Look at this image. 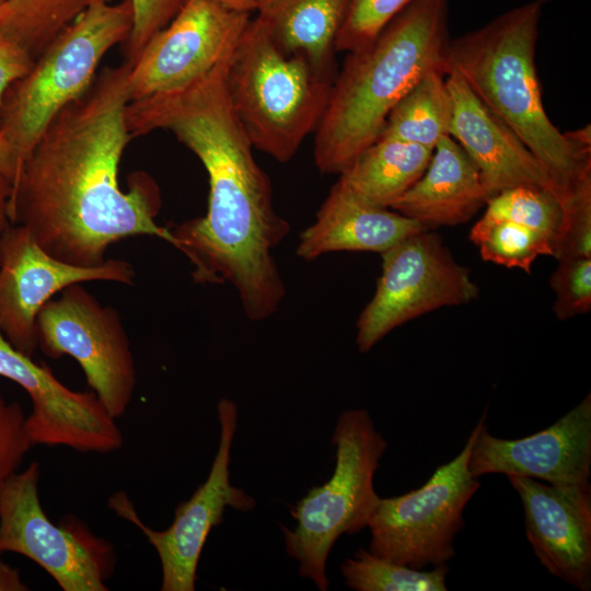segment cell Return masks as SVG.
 <instances>
[{"label":"cell","mask_w":591,"mask_h":591,"mask_svg":"<svg viewBox=\"0 0 591 591\" xmlns=\"http://www.w3.org/2000/svg\"><path fill=\"white\" fill-rule=\"evenodd\" d=\"M231 54L183 89L129 102L126 123L132 139L170 130L200 160L209 179L207 213L169 229L194 266L193 279L232 285L245 315L259 322L286 296L273 252L290 224L277 213L270 179L231 106Z\"/></svg>","instance_id":"6da1fadb"},{"label":"cell","mask_w":591,"mask_h":591,"mask_svg":"<svg viewBox=\"0 0 591 591\" xmlns=\"http://www.w3.org/2000/svg\"><path fill=\"white\" fill-rule=\"evenodd\" d=\"M130 65L105 67L86 92L62 107L25 158L13 185L11 224L25 227L55 258L103 264L112 244L149 235L177 248L157 223V182L144 172L119 186V164L131 140L126 124Z\"/></svg>","instance_id":"7a4b0ae2"},{"label":"cell","mask_w":591,"mask_h":591,"mask_svg":"<svg viewBox=\"0 0 591 591\" xmlns=\"http://www.w3.org/2000/svg\"><path fill=\"white\" fill-rule=\"evenodd\" d=\"M450 0H409L367 45L349 51L315 130L314 162L340 174L375 142L391 109L426 73H447Z\"/></svg>","instance_id":"3957f363"},{"label":"cell","mask_w":591,"mask_h":591,"mask_svg":"<svg viewBox=\"0 0 591 591\" xmlns=\"http://www.w3.org/2000/svg\"><path fill=\"white\" fill-rule=\"evenodd\" d=\"M547 0L514 7L484 26L451 38L447 73L457 72L476 96L520 138L564 202L591 175L590 128L560 132L545 112L535 66Z\"/></svg>","instance_id":"277c9868"},{"label":"cell","mask_w":591,"mask_h":591,"mask_svg":"<svg viewBox=\"0 0 591 591\" xmlns=\"http://www.w3.org/2000/svg\"><path fill=\"white\" fill-rule=\"evenodd\" d=\"M336 77L283 50L255 16L230 56L225 84L234 114L253 148L281 163L315 132Z\"/></svg>","instance_id":"5b68a950"},{"label":"cell","mask_w":591,"mask_h":591,"mask_svg":"<svg viewBox=\"0 0 591 591\" xmlns=\"http://www.w3.org/2000/svg\"><path fill=\"white\" fill-rule=\"evenodd\" d=\"M132 19L131 0H91L8 88L0 105V131L13 152L16 178L53 117L86 92L106 53L127 40Z\"/></svg>","instance_id":"8992f818"},{"label":"cell","mask_w":591,"mask_h":591,"mask_svg":"<svg viewBox=\"0 0 591 591\" xmlns=\"http://www.w3.org/2000/svg\"><path fill=\"white\" fill-rule=\"evenodd\" d=\"M335 470L322 486L311 488L291 509L294 529L281 525L287 554L299 561V573L321 591L328 581V554L343 534L354 535L368 526L379 502L374 474L387 449L364 409L340 414L332 437Z\"/></svg>","instance_id":"52a82bcc"},{"label":"cell","mask_w":591,"mask_h":591,"mask_svg":"<svg viewBox=\"0 0 591 591\" xmlns=\"http://www.w3.org/2000/svg\"><path fill=\"white\" fill-rule=\"evenodd\" d=\"M485 419L486 412L461 452L439 466L420 488L379 499L368 524L369 552L416 569L447 564L455 555L453 543L465 525V506L480 487L468 470V457Z\"/></svg>","instance_id":"ba28073f"},{"label":"cell","mask_w":591,"mask_h":591,"mask_svg":"<svg viewBox=\"0 0 591 591\" xmlns=\"http://www.w3.org/2000/svg\"><path fill=\"white\" fill-rule=\"evenodd\" d=\"M381 256L375 292L356 323V344L361 352L408 321L478 298L479 288L470 269L430 230L405 237Z\"/></svg>","instance_id":"9c48e42d"},{"label":"cell","mask_w":591,"mask_h":591,"mask_svg":"<svg viewBox=\"0 0 591 591\" xmlns=\"http://www.w3.org/2000/svg\"><path fill=\"white\" fill-rule=\"evenodd\" d=\"M38 347L51 359L71 356L89 386L117 419L132 398L137 371L119 313L74 283L49 300L36 318Z\"/></svg>","instance_id":"30bf717a"},{"label":"cell","mask_w":591,"mask_h":591,"mask_svg":"<svg viewBox=\"0 0 591 591\" xmlns=\"http://www.w3.org/2000/svg\"><path fill=\"white\" fill-rule=\"evenodd\" d=\"M220 443L209 476L187 500L181 502L172 524L154 531L143 524L125 494L117 493L109 506L137 525L155 548L162 566V591H193L202 547L213 526L223 520L227 507L250 511L255 500L230 483V452L237 425L234 402L221 398L217 405Z\"/></svg>","instance_id":"8fae6325"},{"label":"cell","mask_w":591,"mask_h":591,"mask_svg":"<svg viewBox=\"0 0 591 591\" xmlns=\"http://www.w3.org/2000/svg\"><path fill=\"white\" fill-rule=\"evenodd\" d=\"M251 14L187 0L130 65L129 102L185 88L231 54Z\"/></svg>","instance_id":"7c38bea8"},{"label":"cell","mask_w":591,"mask_h":591,"mask_svg":"<svg viewBox=\"0 0 591 591\" xmlns=\"http://www.w3.org/2000/svg\"><path fill=\"white\" fill-rule=\"evenodd\" d=\"M134 267L123 259L78 266L48 254L21 224H10L0 239V331L22 354L33 357L36 318L51 297L65 288L102 280L134 282Z\"/></svg>","instance_id":"4fadbf2b"},{"label":"cell","mask_w":591,"mask_h":591,"mask_svg":"<svg viewBox=\"0 0 591 591\" xmlns=\"http://www.w3.org/2000/svg\"><path fill=\"white\" fill-rule=\"evenodd\" d=\"M40 465L31 463L0 486V553L26 556L63 591H106L103 547L93 537L54 524L39 496Z\"/></svg>","instance_id":"5bb4252c"},{"label":"cell","mask_w":591,"mask_h":591,"mask_svg":"<svg viewBox=\"0 0 591 591\" xmlns=\"http://www.w3.org/2000/svg\"><path fill=\"white\" fill-rule=\"evenodd\" d=\"M0 376L25 390L33 408L25 428L33 445H65L80 452L108 453L123 445L116 419L94 392L63 385L49 367L15 349L0 331Z\"/></svg>","instance_id":"9a60e30c"},{"label":"cell","mask_w":591,"mask_h":591,"mask_svg":"<svg viewBox=\"0 0 591 591\" xmlns=\"http://www.w3.org/2000/svg\"><path fill=\"white\" fill-rule=\"evenodd\" d=\"M475 477L523 476L552 485L589 483L591 475V394L552 426L519 439L493 436L480 425L468 457Z\"/></svg>","instance_id":"2e32d148"},{"label":"cell","mask_w":591,"mask_h":591,"mask_svg":"<svg viewBox=\"0 0 591 591\" xmlns=\"http://www.w3.org/2000/svg\"><path fill=\"white\" fill-rule=\"evenodd\" d=\"M524 513L526 538L553 576L591 589V486L552 485L523 476H507Z\"/></svg>","instance_id":"e0dca14e"},{"label":"cell","mask_w":591,"mask_h":591,"mask_svg":"<svg viewBox=\"0 0 591 591\" xmlns=\"http://www.w3.org/2000/svg\"><path fill=\"white\" fill-rule=\"evenodd\" d=\"M452 100L450 136L477 166L488 198L526 185L554 193L556 187L533 153L472 91L455 71L447 73Z\"/></svg>","instance_id":"ac0fdd59"},{"label":"cell","mask_w":591,"mask_h":591,"mask_svg":"<svg viewBox=\"0 0 591 591\" xmlns=\"http://www.w3.org/2000/svg\"><path fill=\"white\" fill-rule=\"evenodd\" d=\"M422 230L427 229L390 208L364 202L337 181L314 222L301 232L296 254L304 260L333 252L381 254Z\"/></svg>","instance_id":"d6986e66"},{"label":"cell","mask_w":591,"mask_h":591,"mask_svg":"<svg viewBox=\"0 0 591 591\" xmlns=\"http://www.w3.org/2000/svg\"><path fill=\"white\" fill-rule=\"evenodd\" d=\"M487 199L475 163L451 136H444L422 175L390 209L432 230L467 222Z\"/></svg>","instance_id":"ffe728a7"},{"label":"cell","mask_w":591,"mask_h":591,"mask_svg":"<svg viewBox=\"0 0 591 591\" xmlns=\"http://www.w3.org/2000/svg\"><path fill=\"white\" fill-rule=\"evenodd\" d=\"M351 0H257L256 18L286 51L336 77V38Z\"/></svg>","instance_id":"44dd1931"},{"label":"cell","mask_w":591,"mask_h":591,"mask_svg":"<svg viewBox=\"0 0 591 591\" xmlns=\"http://www.w3.org/2000/svg\"><path fill=\"white\" fill-rule=\"evenodd\" d=\"M433 149L397 139H379L366 148L338 181L367 204L391 208L422 175Z\"/></svg>","instance_id":"7402d4cb"},{"label":"cell","mask_w":591,"mask_h":591,"mask_svg":"<svg viewBox=\"0 0 591 591\" xmlns=\"http://www.w3.org/2000/svg\"><path fill=\"white\" fill-rule=\"evenodd\" d=\"M443 70L426 73L389 113L379 139H397L434 149L450 136L452 100Z\"/></svg>","instance_id":"603a6c76"},{"label":"cell","mask_w":591,"mask_h":591,"mask_svg":"<svg viewBox=\"0 0 591 591\" xmlns=\"http://www.w3.org/2000/svg\"><path fill=\"white\" fill-rule=\"evenodd\" d=\"M90 1L3 0L0 4V32L35 59L85 10Z\"/></svg>","instance_id":"cb8c5ba5"},{"label":"cell","mask_w":591,"mask_h":591,"mask_svg":"<svg viewBox=\"0 0 591 591\" xmlns=\"http://www.w3.org/2000/svg\"><path fill=\"white\" fill-rule=\"evenodd\" d=\"M447 564L431 570L394 563L359 548L341 565L346 584L357 591H445Z\"/></svg>","instance_id":"d4e9b609"},{"label":"cell","mask_w":591,"mask_h":591,"mask_svg":"<svg viewBox=\"0 0 591 591\" xmlns=\"http://www.w3.org/2000/svg\"><path fill=\"white\" fill-rule=\"evenodd\" d=\"M470 240L485 262L519 268L525 273L531 271L538 256H553L552 243L545 236L485 212L472 227Z\"/></svg>","instance_id":"484cf974"},{"label":"cell","mask_w":591,"mask_h":591,"mask_svg":"<svg viewBox=\"0 0 591 591\" xmlns=\"http://www.w3.org/2000/svg\"><path fill=\"white\" fill-rule=\"evenodd\" d=\"M485 213L531 229L552 243L559 231L563 204L552 192L535 186H515L491 196Z\"/></svg>","instance_id":"4316f807"},{"label":"cell","mask_w":591,"mask_h":591,"mask_svg":"<svg viewBox=\"0 0 591 591\" xmlns=\"http://www.w3.org/2000/svg\"><path fill=\"white\" fill-rule=\"evenodd\" d=\"M553 256L591 257V175L563 202V219L553 243Z\"/></svg>","instance_id":"83f0119b"},{"label":"cell","mask_w":591,"mask_h":591,"mask_svg":"<svg viewBox=\"0 0 591 591\" xmlns=\"http://www.w3.org/2000/svg\"><path fill=\"white\" fill-rule=\"evenodd\" d=\"M555 293L553 311L559 321L588 314L591 310V257H565L549 279Z\"/></svg>","instance_id":"f1b7e54d"},{"label":"cell","mask_w":591,"mask_h":591,"mask_svg":"<svg viewBox=\"0 0 591 591\" xmlns=\"http://www.w3.org/2000/svg\"><path fill=\"white\" fill-rule=\"evenodd\" d=\"M409 0H351L336 38V51L369 44Z\"/></svg>","instance_id":"f546056e"},{"label":"cell","mask_w":591,"mask_h":591,"mask_svg":"<svg viewBox=\"0 0 591 591\" xmlns=\"http://www.w3.org/2000/svg\"><path fill=\"white\" fill-rule=\"evenodd\" d=\"M187 0H131L132 28L123 44L124 61L131 65L159 31L164 28Z\"/></svg>","instance_id":"4dcf8cb0"},{"label":"cell","mask_w":591,"mask_h":591,"mask_svg":"<svg viewBox=\"0 0 591 591\" xmlns=\"http://www.w3.org/2000/svg\"><path fill=\"white\" fill-rule=\"evenodd\" d=\"M25 418L22 406L18 402H7L0 391V486L18 471L33 447Z\"/></svg>","instance_id":"1f68e13d"},{"label":"cell","mask_w":591,"mask_h":591,"mask_svg":"<svg viewBox=\"0 0 591 591\" xmlns=\"http://www.w3.org/2000/svg\"><path fill=\"white\" fill-rule=\"evenodd\" d=\"M33 61L23 47L0 32V105L8 88L28 71Z\"/></svg>","instance_id":"d6a6232c"},{"label":"cell","mask_w":591,"mask_h":591,"mask_svg":"<svg viewBox=\"0 0 591 591\" xmlns=\"http://www.w3.org/2000/svg\"><path fill=\"white\" fill-rule=\"evenodd\" d=\"M13 192L11 178L0 171V239L5 229L11 224L10 201Z\"/></svg>","instance_id":"836d02e7"},{"label":"cell","mask_w":591,"mask_h":591,"mask_svg":"<svg viewBox=\"0 0 591 591\" xmlns=\"http://www.w3.org/2000/svg\"><path fill=\"white\" fill-rule=\"evenodd\" d=\"M27 589L19 570L0 561V591H24Z\"/></svg>","instance_id":"e575fe53"},{"label":"cell","mask_w":591,"mask_h":591,"mask_svg":"<svg viewBox=\"0 0 591 591\" xmlns=\"http://www.w3.org/2000/svg\"><path fill=\"white\" fill-rule=\"evenodd\" d=\"M0 171L7 174L11 178L12 183L14 184V181L16 178V173H18L16 164H15V160H14L11 147L1 131H0Z\"/></svg>","instance_id":"d590c367"},{"label":"cell","mask_w":591,"mask_h":591,"mask_svg":"<svg viewBox=\"0 0 591 591\" xmlns=\"http://www.w3.org/2000/svg\"><path fill=\"white\" fill-rule=\"evenodd\" d=\"M223 7L227 9L240 12V13H246L251 14L252 12H255L257 0H218Z\"/></svg>","instance_id":"8d00e7d4"},{"label":"cell","mask_w":591,"mask_h":591,"mask_svg":"<svg viewBox=\"0 0 591 591\" xmlns=\"http://www.w3.org/2000/svg\"><path fill=\"white\" fill-rule=\"evenodd\" d=\"M2 1H3V0H0V4H1Z\"/></svg>","instance_id":"74e56055"}]
</instances>
